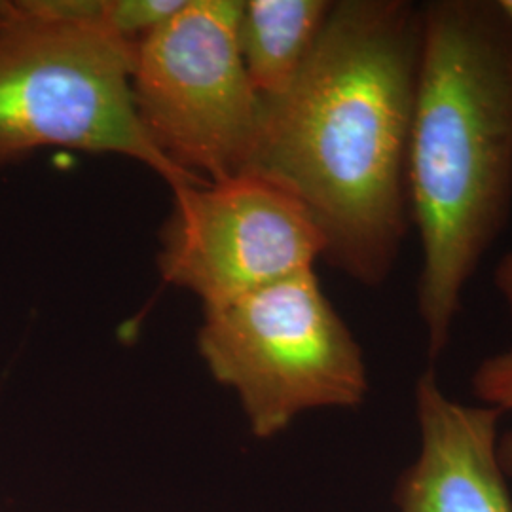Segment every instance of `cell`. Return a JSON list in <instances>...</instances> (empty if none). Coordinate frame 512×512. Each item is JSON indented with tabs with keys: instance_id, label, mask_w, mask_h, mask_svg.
<instances>
[{
	"instance_id": "obj_1",
	"label": "cell",
	"mask_w": 512,
	"mask_h": 512,
	"mask_svg": "<svg viewBox=\"0 0 512 512\" xmlns=\"http://www.w3.org/2000/svg\"><path fill=\"white\" fill-rule=\"evenodd\" d=\"M421 40L418 2H334L293 86L262 99L245 169L291 194L325 241L323 258L365 287L393 274L412 226Z\"/></svg>"
},
{
	"instance_id": "obj_2",
	"label": "cell",
	"mask_w": 512,
	"mask_h": 512,
	"mask_svg": "<svg viewBox=\"0 0 512 512\" xmlns=\"http://www.w3.org/2000/svg\"><path fill=\"white\" fill-rule=\"evenodd\" d=\"M408 152L429 359L512 211V27L497 0H429Z\"/></svg>"
},
{
	"instance_id": "obj_3",
	"label": "cell",
	"mask_w": 512,
	"mask_h": 512,
	"mask_svg": "<svg viewBox=\"0 0 512 512\" xmlns=\"http://www.w3.org/2000/svg\"><path fill=\"white\" fill-rule=\"evenodd\" d=\"M0 4V167L71 148L147 165L171 192L205 183L171 164L141 126L131 97L135 46L50 16L38 0Z\"/></svg>"
},
{
	"instance_id": "obj_4",
	"label": "cell",
	"mask_w": 512,
	"mask_h": 512,
	"mask_svg": "<svg viewBox=\"0 0 512 512\" xmlns=\"http://www.w3.org/2000/svg\"><path fill=\"white\" fill-rule=\"evenodd\" d=\"M202 359L238 393L256 439L315 408H355L368 393L363 349L313 270L203 310Z\"/></svg>"
},
{
	"instance_id": "obj_5",
	"label": "cell",
	"mask_w": 512,
	"mask_h": 512,
	"mask_svg": "<svg viewBox=\"0 0 512 512\" xmlns=\"http://www.w3.org/2000/svg\"><path fill=\"white\" fill-rule=\"evenodd\" d=\"M241 0H184L137 48L135 114L171 164L205 183L243 175L262 99L239 52Z\"/></svg>"
},
{
	"instance_id": "obj_6",
	"label": "cell",
	"mask_w": 512,
	"mask_h": 512,
	"mask_svg": "<svg viewBox=\"0 0 512 512\" xmlns=\"http://www.w3.org/2000/svg\"><path fill=\"white\" fill-rule=\"evenodd\" d=\"M323 255L308 211L279 186L243 173L173 190L158 268L213 310L313 270Z\"/></svg>"
},
{
	"instance_id": "obj_7",
	"label": "cell",
	"mask_w": 512,
	"mask_h": 512,
	"mask_svg": "<svg viewBox=\"0 0 512 512\" xmlns=\"http://www.w3.org/2000/svg\"><path fill=\"white\" fill-rule=\"evenodd\" d=\"M416 414L420 456L397 484L399 512H512L497 459V423L505 412L452 401L437 374L425 370L416 384Z\"/></svg>"
},
{
	"instance_id": "obj_8",
	"label": "cell",
	"mask_w": 512,
	"mask_h": 512,
	"mask_svg": "<svg viewBox=\"0 0 512 512\" xmlns=\"http://www.w3.org/2000/svg\"><path fill=\"white\" fill-rule=\"evenodd\" d=\"M332 4L329 0H241L239 52L260 99H274L293 86Z\"/></svg>"
},
{
	"instance_id": "obj_9",
	"label": "cell",
	"mask_w": 512,
	"mask_h": 512,
	"mask_svg": "<svg viewBox=\"0 0 512 512\" xmlns=\"http://www.w3.org/2000/svg\"><path fill=\"white\" fill-rule=\"evenodd\" d=\"M183 4L184 0H103L101 27L137 48Z\"/></svg>"
},
{
	"instance_id": "obj_10",
	"label": "cell",
	"mask_w": 512,
	"mask_h": 512,
	"mask_svg": "<svg viewBox=\"0 0 512 512\" xmlns=\"http://www.w3.org/2000/svg\"><path fill=\"white\" fill-rule=\"evenodd\" d=\"M473 395L484 406L512 410V348L484 359L473 374ZM497 459L505 476H512V431L497 442Z\"/></svg>"
},
{
	"instance_id": "obj_11",
	"label": "cell",
	"mask_w": 512,
	"mask_h": 512,
	"mask_svg": "<svg viewBox=\"0 0 512 512\" xmlns=\"http://www.w3.org/2000/svg\"><path fill=\"white\" fill-rule=\"evenodd\" d=\"M495 289L501 294L507 313H509V321H511L512 329V251L501 258V262L497 264L494 274Z\"/></svg>"
},
{
	"instance_id": "obj_12",
	"label": "cell",
	"mask_w": 512,
	"mask_h": 512,
	"mask_svg": "<svg viewBox=\"0 0 512 512\" xmlns=\"http://www.w3.org/2000/svg\"><path fill=\"white\" fill-rule=\"evenodd\" d=\"M501 12L505 14V18L509 21V25L512 27V0H497Z\"/></svg>"
}]
</instances>
